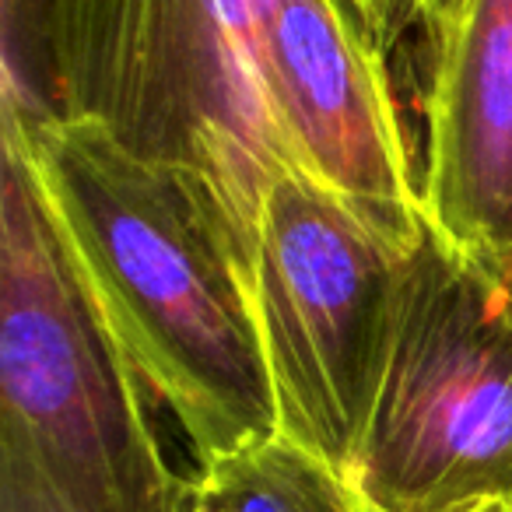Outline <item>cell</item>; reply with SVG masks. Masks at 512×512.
Returning a JSON list of instances; mask_svg holds the SVG:
<instances>
[{
    "label": "cell",
    "instance_id": "5b68a950",
    "mask_svg": "<svg viewBox=\"0 0 512 512\" xmlns=\"http://www.w3.org/2000/svg\"><path fill=\"white\" fill-rule=\"evenodd\" d=\"M411 253L292 165L267 186L249 285L281 435L348 481L393 348Z\"/></svg>",
    "mask_w": 512,
    "mask_h": 512
},
{
    "label": "cell",
    "instance_id": "7a4b0ae2",
    "mask_svg": "<svg viewBox=\"0 0 512 512\" xmlns=\"http://www.w3.org/2000/svg\"><path fill=\"white\" fill-rule=\"evenodd\" d=\"M141 376L102 316L32 165L0 113V442L18 446L71 512H176Z\"/></svg>",
    "mask_w": 512,
    "mask_h": 512
},
{
    "label": "cell",
    "instance_id": "30bf717a",
    "mask_svg": "<svg viewBox=\"0 0 512 512\" xmlns=\"http://www.w3.org/2000/svg\"><path fill=\"white\" fill-rule=\"evenodd\" d=\"M334 8L386 67L414 36L428 74L453 39L467 0H334Z\"/></svg>",
    "mask_w": 512,
    "mask_h": 512
},
{
    "label": "cell",
    "instance_id": "8fae6325",
    "mask_svg": "<svg viewBox=\"0 0 512 512\" xmlns=\"http://www.w3.org/2000/svg\"><path fill=\"white\" fill-rule=\"evenodd\" d=\"M0 512H71L39 467L11 442H0Z\"/></svg>",
    "mask_w": 512,
    "mask_h": 512
},
{
    "label": "cell",
    "instance_id": "7c38bea8",
    "mask_svg": "<svg viewBox=\"0 0 512 512\" xmlns=\"http://www.w3.org/2000/svg\"><path fill=\"white\" fill-rule=\"evenodd\" d=\"M176 512H221L214 491L207 488V481L200 474H190L183 481V495H179V509Z\"/></svg>",
    "mask_w": 512,
    "mask_h": 512
},
{
    "label": "cell",
    "instance_id": "52a82bcc",
    "mask_svg": "<svg viewBox=\"0 0 512 512\" xmlns=\"http://www.w3.org/2000/svg\"><path fill=\"white\" fill-rule=\"evenodd\" d=\"M421 200L439 239L512 281V0H467L425 74Z\"/></svg>",
    "mask_w": 512,
    "mask_h": 512
},
{
    "label": "cell",
    "instance_id": "4fadbf2b",
    "mask_svg": "<svg viewBox=\"0 0 512 512\" xmlns=\"http://www.w3.org/2000/svg\"><path fill=\"white\" fill-rule=\"evenodd\" d=\"M467 512H512V505L509 502H481V505H474V509H467Z\"/></svg>",
    "mask_w": 512,
    "mask_h": 512
},
{
    "label": "cell",
    "instance_id": "ba28073f",
    "mask_svg": "<svg viewBox=\"0 0 512 512\" xmlns=\"http://www.w3.org/2000/svg\"><path fill=\"white\" fill-rule=\"evenodd\" d=\"M197 474L221 512H372L348 477L285 435L197 467Z\"/></svg>",
    "mask_w": 512,
    "mask_h": 512
},
{
    "label": "cell",
    "instance_id": "6da1fadb",
    "mask_svg": "<svg viewBox=\"0 0 512 512\" xmlns=\"http://www.w3.org/2000/svg\"><path fill=\"white\" fill-rule=\"evenodd\" d=\"M25 141L102 316L197 467L281 435L246 260L207 193L95 123L50 120Z\"/></svg>",
    "mask_w": 512,
    "mask_h": 512
},
{
    "label": "cell",
    "instance_id": "277c9868",
    "mask_svg": "<svg viewBox=\"0 0 512 512\" xmlns=\"http://www.w3.org/2000/svg\"><path fill=\"white\" fill-rule=\"evenodd\" d=\"M351 484L372 512L512 502V281L432 228L407 260Z\"/></svg>",
    "mask_w": 512,
    "mask_h": 512
},
{
    "label": "cell",
    "instance_id": "9c48e42d",
    "mask_svg": "<svg viewBox=\"0 0 512 512\" xmlns=\"http://www.w3.org/2000/svg\"><path fill=\"white\" fill-rule=\"evenodd\" d=\"M50 29L53 0H0V113L25 137L60 120Z\"/></svg>",
    "mask_w": 512,
    "mask_h": 512
},
{
    "label": "cell",
    "instance_id": "8992f818",
    "mask_svg": "<svg viewBox=\"0 0 512 512\" xmlns=\"http://www.w3.org/2000/svg\"><path fill=\"white\" fill-rule=\"evenodd\" d=\"M260 85L285 165L355 207L393 242L428 232L390 67L372 57L334 0H271L260 29Z\"/></svg>",
    "mask_w": 512,
    "mask_h": 512
},
{
    "label": "cell",
    "instance_id": "3957f363",
    "mask_svg": "<svg viewBox=\"0 0 512 512\" xmlns=\"http://www.w3.org/2000/svg\"><path fill=\"white\" fill-rule=\"evenodd\" d=\"M271 0H53L60 120L95 123L186 176L225 218L246 271L285 158L260 85ZM253 288V285H249Z\"/></svg>",
    "mask_w": 512,
    "mask_h": 512
},
{
    "label": "cell",
    "instance_id": "5bb4252c",
    "mask_svg": "<svg viewBox=\"0 0 512 512\" xmlns=\"http://www.w3.org/2000/svg\"><path fill=\"white\" fill-rule=\"evenodd\" d=\"M509 505H512V502H509Z\"/></svg>",
    "mask_w": 512,
    "mask_h": 512
}]
</instances>
